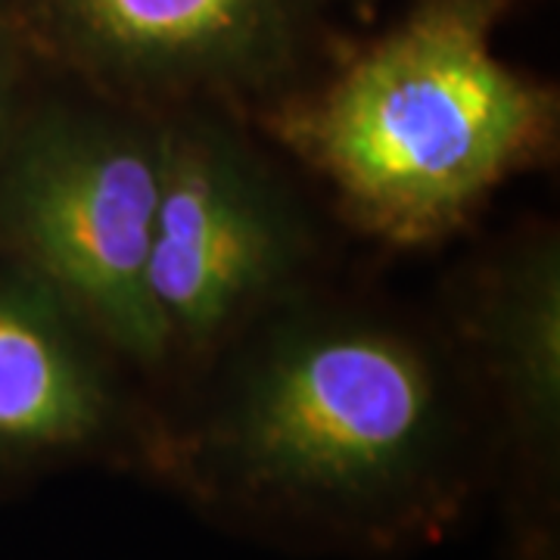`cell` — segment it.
<instances>
[{"mask_svg":"<svg viewBox=\"0 0 560 560\" xmlns=\"http://www.w3.org/2000/svg\"><path fill=\"white\" fill-rule=\"evenodd\" d=\"M160 197L147 290L168 359L206 352L300 278L308 234L249 143L190 106L160 113Z\"/></svg>","mask_w":560,"mask_h":560,"instance_id":"5b68a950","label":"cell"},{"mask_svg":"<svg viewBox=\"0 0 560 560\" xmlns=\"http://www.w3.org/2000/svg\"><path fill=\"white\" fill-rule=\"evenodd\" d=\"M28 66H38L25 35H22L20 20L13 13V3L10 0H0V147L10 135L13 121L20 116V88L22 75Z\"/></svg>","mask_w":560,"mask_h":560,"instance_id":"52a82bcc","label":"cell"},{"mask_svg":"<svg viewBox=\"0 0 560 560\" xmlns=\"http://www.w3.org/2000/svg\"><path fill=\"white\" fill-rule=\"evenodd\" d=\"M492 464V430L420 337L293 315L194 408L156 415L143 470L271 539L389 558L445 539Z\"/></svg>","mask_w":560,"mask_h":560,"instance_id":"6da1fadb","label":"cell"},{"mask_svg":"<svg viewBox=\"0 0 560 560\" xmlns=\"http://www.w3.org/2000/svg\"><path fill=\"white\" fill-rule=\"evenodd\" d=\"M113 349L0 256V480H32L88 460L147 467L156 415L121 386Z\"/></svg>","mask_w":560,"mask_h":560,"instance_id":"8992f818","label":"cell"},{"mask_svg":"<svg viewBox=\"0 0 560 560\" xmlns=\"http://www.w3.org/2000/svg\"><path fill=\"white\" fill-rule=\"evenodd\" d=\"M20 113L0 147V256L50 287L119 359L162 368L147 290L160 113L91 94Z\"/></svg>","mask_w":560,"mask_h":560,"instance_id":"3957f363","label":"cell"},{"mask_svg":"<svg viewBox=\"0 0 560 560\" xmlns=\"http://www.w3.org/2000/svg\"><path fill=\"white\" fill-rule=\"evenodd\" d=\"M511 7L411 0L265 103V128L368 234L399 246L442 241L555 138V94L495 47Z\"/></svg>","mask_w":560,"mask_h":560,"instance_id":"7a4b0ae2","label":"cell"},{"mask_svg":"<svg viewBox=\"0 0 560 560\" xmlns=\"http://www.w3.org/2000/svg\"><path fill=\"white\" fill-rule=\"evenodd\" d=\"M38 66L156 113L271 103L352 40L364 0H10Z\"/></svg>","mask_w":560,"mask_h":560,"instance_id":"277c9868","label":"cell"}]
</instances>
